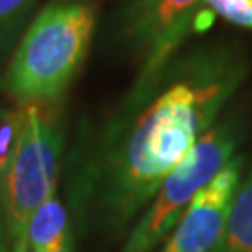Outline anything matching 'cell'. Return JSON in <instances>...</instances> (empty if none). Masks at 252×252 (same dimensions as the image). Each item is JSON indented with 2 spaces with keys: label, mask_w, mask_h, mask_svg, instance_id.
I'll return each instance as SVG.
<instances>
[{
  "label": "cell",
  "mask_w": 252,
  "mask_h": 252,
  "mask_svg": "<svg viewBox=\"0 0 252 252\" xmlns=\"http://www.w3.org/2000/svg\"><path fill=\"white\" fill-rule=\"evenodd\" d=\"M245 75L239 56L213 47L170 62L146 97L124 107L88 183L108 226L122 228L150 204L162 180L217 124Z\"/></svg>",
  "instance_id": "1"
},
{
  "label": "cell",
  "mask_w": 252,
  "mask_h": 252,
  "mask_svg": "<svg viewBox=\"0 0 252 252\" xmlns=\"http://www.w3.org/2000/svg\"><path fill=\"white\" fill-rule=\"evenodd\" d=\"M95 28L86 0H60L39 11L15 51L4 86L19 103L53 101L75 79Z\"/></svg>",
  "instance_id": "2"
},
{
  "label": "cell",
  "mask_w": 252,
  "mask_h": 252,
  "mask_svg": "<svg viewBox=\"0 0 252 252\" xmlns=\"http://www.w3.org/2000/svg\"><path fill=\"white\" fill-rule=\"evenodd\" d=\"M241 136L243 124L232 114L211 127L162 180L122 252H153L162 245L194 196L235 157Z\"/></svg>",
  "instance_id": "3"
},
{
  "label": "cell",
  "mask_w": 252,
  "mask_h": 252,
  "mask_svg": "<svg viewBox=\"0 0 252 252\" xmlns=\"http://www.w3.org/2000/svg\"><path fill=\"white\" fill-rule=\"evenodd\" d=\"M51 101L25 103L17 152L2 183L13 252H27L30 219L54 194L62 153V129Z\"/></svg>",
  "instance_id": "4"
},
{
  "label": "cell",
  "mask_w": 252,
  "mask_h": 252,
  "mask_svg": "<svg viewBox=\"0 0 252 252\" xmlns=\"http://www.w3.org/2000/svg\"><path fill=\"white\" fill-rule=\"evenodd\" d=\"M204 0H133L122 17V34L140 60L126 105L146 97L190 32L200 30Z\"/></svg>",
  "instance_id": "5"
},
{
  "label": "cell",
  "mask_w": 252,
  "mask_h": 252,
  "mask_svg": "<svg viewBox=\"0 0 252 252\" xmlns=\"http://www.w3.org/2000/svg\"><path fill=\"white\" fill-rule=\"evenodd\" d=\"M243 157L235 155L190 202L159 252H213L224 232L228 209L241 180Z\"/></svg>",
  "instance_id": "6"
},
{
  "label": "cell",
  "mask_w": 252,
  "mask_h": 252,
  "mask_svg": "<svg viewBox=\"0 0 252 252\" xmlns=\"http://www.w3.org/2000/svg\"><path fill=\"white\" fill-rule=\"evenodd\" d=\"M27 252H71L69 215L56 194L45 200L30 219Z\"/></svg>",
  "instance_id": "7"
},
{
  "label": "cell",
  "mask_w": 252,
  "mask_h": 252,
  "mask_svg": "<svg viewBox=\"0 0 252 252\" xmlns=\"http://www.w3.org/2000/svg\"><path fill=\"white\" fill-rule=\"evenodd\" d=\"M213 252H252V168L237 183L224 232Z\"/></svg>",
  "instance_id": "8"
},
{
  "label": "cell",
  "mask_w": 252,
  "mask_h": 252,
  "mask_svg": "<svg viewBox=\"0 0 252 252\" xmlns=\"http://www.w3.org/2000/svg\"><path fill=\"white\" fill-rule=\"evenodd\" d=\"M25 110L0 107V187L8 176V170L17 152L21 133H23Z\"/></svg>",
  "instance_id": "9"
},
{
  "label": "cell",
  "mask_w": 252,
  "mask_h": 252,
  "mask_svg": "<svg viewBox=\"0 0 252 252\" xmlns=\"http://www.w3.org/2000/svg\"><path fill=\"white\" fill-rule=\"evenodd\" d=\"M204 4L237 27L252 28V0H204Z\"/></svg>",
  "instance_id": "10"
},
{
  "label": "cell",
  "mask_w": 252,
  "mask_h": 252,
  "mask_svg": "<svg viewBox=\"0 0 252 252\" xmlns=\"http://www.w3.org/2000/svg\"><path fill=\"white\" fill-rule=\"evenodd\" d=\"M0 252H13L8 222V209H6V200H4L2 187H0Z\"/></svg>",
  "instance_id": "11"
},
{
  "label": "cell",
  "mask_w": 252,
  "mask_h": 252,
  "mask_svg": "<svg viewBox=\"0 0 252 252\" xmlns=\"http://www.w3.org/2000/svg\"><path fill=\"white\" fill-rule=\"evenodd\" d=\"M32 0H0V23L8 21L27 8Z\"/></svg>",
  "instance_id": "12"
}]
</instances>
